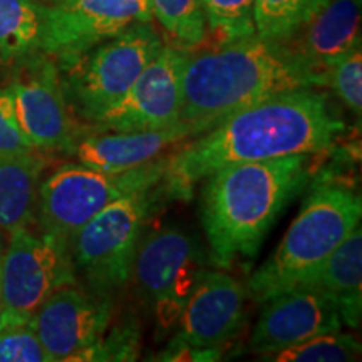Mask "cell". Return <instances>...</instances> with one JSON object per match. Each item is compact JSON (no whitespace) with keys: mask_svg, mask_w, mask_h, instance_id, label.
Returning a JSON list of instances; mask_svg holds the SVG:
<instances>
[{"mask_svg":"<svg viewBox=\"0 0 362 362\" xmlns=\"http://www.w3.org/2000/svg\"><path fill=\"white\" fill-rule=\"evenodd\" d=\"M0 362H51L33 320H13L0 315Z\"/></svg>","mask_w":362,"mask_h":362,"instance_id":"cell-26","label":"cell"},{"mask_svg":"<svg viewBox=\"0 0 362 362\" xmlns=\"http://www.w3.org/2000/svg\"><path fill=\"white\" fill-rule=\"evenodd\" d=\"M320 86L287 44L259 35L215 45L210 51L187 52L180 124L194 138L253 104Z\"/></svg>","mask_w":362,"mask_h":362,"instance_id":"cell-2","label":"cell"},{"mask_svg":"<svg viewBox=\"0 0 362 362\" xmlns=\"http://www.w3.org/2000/svg\"><path fill=\"white\" fill-rule=\"evenodd\" d=\"M153 16L181 47H197L206 39L202 0H149Z\"/></svg>","mask_w":362,"mask_h":362,"instance_id":"cell-22","label":"cell"},{"mask_svg":"<svg viewBox=\"0 0 362 362\" xmlns=\"http://www.w3.org/2000/svg\"><path fill=\"white\" fill-rule=\"evenodd\" d=\"M361 344L351 334L336 332L320 334L267 357L264 361L277 362H349L359 359Z\"/></svg>","mask_w":362,"mask_h":362,"instance_id":"cell-23","label":"cell"},{"mask_svg":"<svg viewBox=\"0 0 362 362\" xmlns=\"http://www.w3.org/2000/svg\"><path fill=\"white\" fill-rule=\"evenodd\" d=\"M344 131L324 94L293 89L235 112L170 158L163 192L188 200L194 185L228 165L317 155Z\"/></svg>","mask_w":362,"mask_h":362,"instance_id":"cell-1","label":"cell"},{"mask_svg":"<svg viewBox=\"0 0 362 362\" xmlns=\"http://www.w3.org/2000/svg\"><path fill=\"white\" fill-rule=\"evenodd\" d=\"M0 309H2V264H0Z\"/></svg>","mask_w":362,"mask_h":362,"instance_id":"cell-30","label":"cell"},{"mask_svg":"<svg viewBox=\"0 0 362 362\" xmlns=\"http://www.w3.org/2000/svg\"><path fill=\"white\" fill-rule=\"evenodd\" d=\"M298 287L322 293L336 304L342 322L359 327L362 315V232L361 225Z\"/></svg>","mask_w":362,"mask_h":362,"instance_id":"cell-18","label":"cell"},{"mask_svg":"<svg viewBox=\"0 0 362 362\" xmlns=\"http://www.w3.org/2000/svg\"><path fill=\"white\" fill-rule=\"evenodd\" d=\"M309 173L310 155H293L237 163L208 175L202 187V225L211 264L228 270L255 259Z\"/></svg>","mask_w":362,"mask_h":362,"instance_id":"cell-3","label":"cell"},{"mask_svg":"<svg viewBox=\"0 0 362 362\" xmlns=\"http://www.w3.org/2000/svg\"><path fill=\"white\" fill-rule=\"evenodd\" d=\"M185 56L178 47L163 45L128 93L93 123L94 131H155L178 124Z\"/></svg>","mask_w":362,"mask_h":362,"instance_id":"cell-12","label":"cell"},{"mask_svg":"<svg viewBox=\"0 0 362 362\" xmlns=\"http://www.w3.org/2000/svg\"><path fill=\"white\" fill-rule=\"evenodd\" d=\"M285 44L325 86L330 67L361 45V0H329Z\"/></svg>","mask_w":362,"mask_h":362,"instance_id":"cell-16","label":"cell"},{"mask_svg":"<svg viewBox=\"0 0 362 362\" xmlns=\"http://www.w3.org/2000/svg\"><path fill=\"white\" fill-rule=\"evenodd\" d=\"M2 264V309L0 315L33 320L35 310L57 288L76 285V269L69 243L29 226L11 232Z\"/></svg>","mask_w":362,"mask_h":362,"instance_id":"cell-9","label":"cell"},{"mask_svg":"<svg viewBox=\"0 0 362 362\" xmlns=\"http://www.w3.org/2000/svg\"><path fill=\"white\" fill-rule=\"evenodd\" d=\"M44 161L37 155L0 158V228L29 226L37 205Z\"/></svg>","mask_w":362,"mask_h":362,"instance_id":"cell-19","label":"cell"},{"mask_svg":"<svg viewBox=\"0 0 362 362\" xmlns=\"http://www.w3.org/2000/svg\"><path fill=\"white\" fill-rule=\"evenodd\" d=\"M168 161L170 156H163L121 173L93 170L81 163L62 166L39 185L37 206L42 230L69 243L81 226L110 203L160 185Z\"/></svg>","mask_w":362,"mask_h":362,"instance_id":"cell-7","label":"cell"},{"mask_svg":"<svg viewBox=\"0 0 362 362\" xmlns=\"http://www.w3.org/2000/svg\"><path fill=\"white\" fill-rule=\"evenodd\" d=\"M149 0H69L45 6L40 51L64 64L136 22H151Z\"/></svg>","mask_w":362,"mask_h":362,"instance_id":"cell-10","label":"cell"},{"mask_svg":"<svg viewBox=\"0 0 362 362\" xmlns=\"http://www.w3.org/2000/svg\"><path fill=\"white\" fill-rule=\"evenodd\" d=\"M163 45L151 22H136L66 64L62 88L71 110L88 123H96L128 93Z\"/></svg>","mask_w":362,"mask_h":362,"instance_id":"cell-6","label":"cell"},{"mask_svg":"<svg viewBox=\"0 0 362 362\" xmlns=\"http://www.w3.org/2000/svg\"><path fill=\"white\" fill-rule=\"evenodd\" d=\"M255 0H202L206 19V37L216 45L255 35L253 27Z\"/></svg>","mask_w":362,"mask_h":362,"instance_id":"cell-24","label":"cell"},{"mask_svg":"<svg viewBox=\"0 0 362 362\" xmlns=\"http://www.w3.org/2000/svg\"><path fill=\"white\" fill-rule=\"evenodd\" d=\"M45 6L37 0H0V64L25 61L40 51Z\"/></svg>","mask_w":362,"mask_h":362,"instance_id":"cell-20","label":"cell"},{"mask_svg":"<svg viewBox=\"0 0 362 362\" xmlns=\"http://www.w3.org/2000/svg\"><path fill=\"white\" fill-rule=\"evenodd\" d=\"M141 332L134 319H124L123 322L107 327L96 342L72 357L71 362H126L136 361L139 356Z\"/></svg>","mask_w":362,"mask_h":362,"instance_id":"cell-25","label":"cell"},{"mask_svg":"<svg viewBox=\"0 0 362 362\" xmlns=\"http://www.w3.org/2000/svg\"><path fill=\"white\" fill-rule=\"evenodd\" d=\"M33 155H37V149L19 129L13 117L7 89L0 88V158Z\"/></svg>","mask_w":362,"mask_h":362,"instance_id":"cell-28","label":"cell"},{"mask_svg":"<svg viewBox=\"0 0 362 362\" xmlns=\"http://www.w3.org/2000/svg\"><path fill=\"white\" fill-rule=\"evenodd\" d=\"M336 304L307 287H293L264 302L253 325L250 351L262 357L297 346L320 334L342 329Z\"/></svg>","mask_w":362,"mask_h":362,"instance_id":"cell-14","label":"cell"},{"mask_svg":"<svg viewBox=\"0 0 362 362\" xmlns=\"http://www.w3.org/2000/svg\"><path fill=\"white\" fill-rule=\"evenodd\" d=\"M6 89L17 126L37 151H72L81 136L52 61L27 64Z\"/></svg>","mask_w":362,"mask_h":362,"instance_id":"cell-11","label":"cell"},{"mask_svg":"<svg viewBox=\"0 0 362 362\" xmlns=\"http://www.w3.org/2000/svg\"><path fill=\"white\" fill-rule=\"evenodd\" d=\"M329 0H255V35L274 42H287Z\"/></svg>","mask_w":362,"mask_h":362,"instance_id":"cell-21","label":"cell"},{"mask_svg":"<svg viewBox=\"0 0 362 362\" xmlns=\"http://www.w3.org/2000/svg\"><path fill=\"white\" fill-rule=\"evenodd\" d=\"M188 138V129L180 123L155 131H94L79 138L72 153L88 168L121 173L160 160Z\"/></svg>","mask_w":362,"mask_h":362,"instance_id":"cell-17","label":"cell"},{"mask_svg":"<svg viewBox=\"0 0 362 362\" xmlns=\"http://www.w3.org/2000/svg\"><path fill=\"white\" fill-rule=\"evenodd\" d=\"M325 86H329L337 98L356 116L362 111V51L361 45L342 57L325 74Z\"/></svg>","mask_w":362,"mask_h":362,"instance_id":"cell-27","label":"cell"},{"mask_svg":"<svg viewBox=\"0 0 362 362\" xmlns=\"http://www.w3.org/2000/svg\"><path fill=\"white\" fill-rule=\"evenodd\" d=\"M206 262L200 240L180 226L141 237L129 279L161 330L175 327Z\"/></svg>","mask_w":362,"mask_h":362,"instance_id":"cell-8","label":"cell"},{"mask_svg":"<svg viewBox=\"0 0 362 362\" xmlns=\"http://www.w3.org/2000/svg\"><path fill=\"white\" fill-rule=\"evenodd\" d=\"M160 192L161 183L110 203L69 240L74 269L90 292L112 300L128 284L144 225Z\"/></svg>","mask_w":362,"mask_h":362,"instance_id":"cell-5","label":"cell"},{"mask_svg":"<svg viewBox=\"0 0 362 362\" xmlns=\"http://www.w3.org/2000/svg\"><path fill=\"white\" fill-rule=\"evenodd\" d=\"M361 197L341 185L314 189L275 252L250 275L248 296L264 304L298 287L361 225Z\"/></svg>","mask_w":362,"mask_h":362,"instance_id":"cell-4","label":"cell"},{"mask_svg":"<svg viewBox=\"0 0 362 362\" xmlns=\"http://www.w3.org/2000/svg\"><path fill=\"white\" fill-rule=\"evenodd\" d=\"M112 300L74 285L57 288L33 315V327L51 362H71L110 327Z\"/></svg>","mask_w":362,"mask_h":362,"instance_id":"cell-13","label":"cell"},{"mask_svg":"<svg viewBox=\"0 0 362 362\" xmlns=\"http://www.w3.org/2000/svg\"><path fill=\"white\" fill-rule=\"evenodd\" d=\"M221 349L220 347H193L189 344L175 341L166 346L165 351H161L156 356V361H220Z\"/></svg>","mask_w":362,"mask_h":362,"instance_id":"cell-29","label":"cell"},{"mask_svg":"<svg viewBox=\"0 0 362 362\" xmlns=\"http://www.w3.org/2000/svg\"><path fill=\"white\" fill-rule=\"evenodd\" d=\"M247 288L221 270L202 272L176 320L175 341L193 347H220L232 341L245 319Z\"/></svg>","mask_w":362,"mask_h":362,"instance_id":"cell-15","label":"cell"},{"mask_svg":"<svg viewBox=\"0 0 362 362\" xmlns=\"http://www.w3.org/2000/svg\"><path fill=\"white\" fill-rule=\"evenodd\" d=\"M62 2H69V0H51V4H62Z\"/></svg>","mask_w":362,"mask_h":362,"instance_id":"cell-31","label":"cell"}]
</instances>
